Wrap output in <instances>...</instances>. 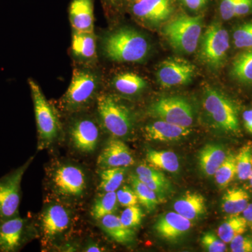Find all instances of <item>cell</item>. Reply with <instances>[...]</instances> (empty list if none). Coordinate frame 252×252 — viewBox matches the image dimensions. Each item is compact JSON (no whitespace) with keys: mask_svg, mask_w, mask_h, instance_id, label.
Segmentation results:
<instances>
[{"mask_svg":"<svg viewBox=\"0 0 252 252\" xmlns=\"http://www.w3.org/2000/svg\"><path fill=\"white\" fill-rule=\"evenodd\" d=\"M102 49L105 56L113 61L140 63L148 56L150 45L140 32L123 28L105 36Z\"/></svg>","mask_w":252,"mask_h":252,"instance_id":"6da1fadb","label":"cell"},{"mask_svg":"<svg viewBox=\"0 0 252 252\" xmlns=\"http://www.w3.org/2000/svg\"><path fill=\"white\" fill-rule=\"evenodd\" d=\"M49 179L51 190L64 201H79L87 192V175L81 167L74 164L59 162L54 165L49 170Z\"/></svg>","mask_w":252,"mask_h":252,"instance_id":"7a4b0ae2","label":"cell"},{"mask_svg":"<svg viewBox=\"0 0 252 252\" xmlns=\"http://www.w3.org/2000/svg\"><path fill=\"white\" fill-rule=\"evenodd\" d=\"M38 132V151L49 148L61 133L59 114L43 94L40 86L33 79H28Z\"/></svg>","mask_w":252,"mask_h":252,"instance_id":"3957f363","label":"cell"},{"mask_svg":"<svg viewBox=\"0 0 252 252\" xmlns=\"http://www.w3.org/2000/svg\"><path fill=\"white\" fill-rule=\"evenodd\" d=\"M203 17L180 14L169 21L162 28V34L177 52L191 54L198 48L201 39Z\"/></svg>","mask_w":252,"mask_h":252,"instance_id":"277c9868","label":"cell"},{"mask_svg":"<svg viewBox=\"0 0 252 252\" xmlns=\"http://www.w3.org/2000/svg\"><path fill=\"white\" fill-rule=\"evenodd\" d=\"M97 109L102 126L113 137L120 139L130 135L134 122L127 106L114 96L104 94L97 97Z\"/></svg>","mask_w":252,"mask_h":252,"instance_id":"5b68a950","label":"cell"},{"mask_svg":"<svg viewBox=\"0 0 252 252\" xmlns=\"http://www.w3.org/2000/svg\"><path fill=\"white\" fill-rule=\"evenodd\" d=\"M203 107L217 128L228 133L240 132L238 108L224 94L214 88L206 89Z\"/></svg>","mask_w":252,"mask_h":252,"instance_id":"8992f818","label":"cell"},{"mask_svg":"<svg viewBox=\"0 0 252 252\" xmlns=\"http://www.w3.org/2000/svg\"><path fill=\"white\" fill-rule=\"evenodd\" d=\"M99 81L94 72L89 69H75L67 91L61 98L64 110L74 112L89 106L98 89Z\"/></svg>","mask_w":252,"mask_h":252,"instance_id":"52a82bcc","label":"cell"},{"mask_svg":"<svg viewBox=\"0 0 252 252\" xmlns=\"http://www.w3.org/2000/svg\"><path fill=\"white\" fill-rule=\"evenodd\" d=\"M72 212L66 205L50 203L39 216L41 241L44 246H53L67 236L73 225Z\"/></svg>","mask_w":252,"mask_h":252,"instance_id":"ba28073f","label":"cell"},{"mask_svg":"<svg viewBox=\"0 0 252 252\" xmlns=\"http://www.w3.org/2000/svg\"><path fill=\"white\" fill-rule=\"evenodd\" d=\"M34 157L21 166L0 178V220H8L19 215L21 182Z\"/></svg>","mask_w":252,"mask_h":252,"instance_id":"9c48e42d","label":"cell"},{"mask_svg":"<svg viewBox=\"0 0 252 252\" xmlns=\"http://www.w3.org/2000/svg\"><path fill=\"white\" fill-rule=\"evenodd\" d=\"M200 39V59L212 69L220 67L230 47L228 32L220 23H213L207 28Z\"/></svg>","mask_w":252,"mask_h":252,"instance_id":"30bf717a","label":"cell"},{"mask_svg":"<svg viewBox=\"0 0 252 252\" xmlns=\"http://www.w3.org/2000/svg\"><path fill=\"white\" fill-rule=\"evenodd\" d=\"M150 116L176 125L190 127L193 124V109L191 104L180 96L161 97L151 104Z\"/></svg>","mask_w":252,"mask_h":252,"instance_id":"8fae6325","label":"cell"},{"mask_svg":"<svg viewBox=\"0 0 252 252\" xmlns=\"http://www.w3.org/2000/svg\"><path fill=\"white\" fill-rule=\"evenodd\" d=\"M33 234L31 221L20 215L0 220V252L20 251L32 238Z\"/></svg>","mask_w":252,"mask_h":252,"instance_id":"7c38bea8","label":"cell"},{"mask_svg":"<svg viewBox=\"0 0 252 252\" xmlns=\"http://www.w3.org/2000/svg\"><path fill=\"white\" fill-rule=\"evenodd\" d=\"M195 67L180 58H170L160 63L157 70L158 82L163 88L186 85L193 80Z\"/></svg>","mask_w":252,"mask_h":252,"instance_id":"4fadbf2b","label":"cell"},{"mask_svg":"<svg viewBox=\"0 0 252 252\" xmlns=\"http://www.w3.org/2000/svg\"><path fill=\"white\" fill-rule=\"evenodd\" d=\"M69 139L73 147L82 154H92L97 149L99 140L98 126L89 118H81L72 123L69 127Z\"/></svg>","mask_w":252,"mask_h":252,"instance_id":"5bb4252c","label":"cell"},{"mask_svg":"<svg viewBox=\"0 0 252 252\" xmlns=\"http://www.w3.org/2000/svg\"><path fill=\"white\" fill-rule=\"evenodd\" d=\"M175 9V0H142L130 4L133 16L141 22L149 24L165 22Z\"/></svg>","mask_w":252,"mask_h":252,"instance_id":"9a60e30c","label":"cell"},{"mask_svg":"<svg viewBox=\"0 0 252 252\" xmlns=\"http://www.w3.org/2000/svg\"><path fill=\"white\" fill-rule=\"evenodd\" d=\"M135 162L133 155L125 142L119 138L111 139L97 158V165L101 169L127 167Z\"/></svg>","mask_w":252,"mask_h":252,"instance_id":"2e32d148","label":"cell"},{"mask_svg":"<svg viewBox=\"0 0 252 252\" xmlns=\"http://www.w3.org/2000/svg\"><path fill=\"white\" fill-rule=\"evenodd\" d=\"M191 227V220L175 211L167 212L159 217L154 230L160 238L173 241L185 235Z\"/></svg>","mask_w":252,"mask_h":252,"instance_id":"e0dca14e","label":"cell"},{"mask_svg":"<svg viewBox=\"0 0 252 252\" xmlns=\"http://www.w3.org/2000/svg\"><path fill=\"white\" fill-rule=\"evenodd\" d=\"M191 132L190 127L176 125L158 120L144 127V137L147 140L157 142H173L185 138Z\"/></svg>","mask_w":252,"mask_h":252,"instance_id":"ac0fdd59","label":"cell"},{"mask_svg":"<svg viewBox=\"0 0 252 252\" xmlns=\"http://www.w3.org/2000/svg\"><path fill=\"white\" fill-rule=\"evenodd\" d=\"M69 17L74 32H94V0H72Z\"/></svg>","mask_w":252,"mask_h":252,"instance_id":"d6986e66","label":"cell"},{"mask_svg":"<svg viewBox=\"0 0 252 252\" xmlns=\"http://www.w3.org/2000/svg\"><path fill=\"white\" fill-rule=\"evenodd\" d=\"M225 147L220 144H207L200 150L198 164L200 170L207 177L215 175L217 169L227 157Z\"/></svg>","mask_w":252,"mask_h":252,"instance_id":"ffe728a7","label":"cell"},{"mask_svg":"<svg viewBox=\"0 0 252 252\" xmlns=\"http://www.w3.org/2000/svg\"><path fill=\"white\" fill-rule=\"evenodd\" d=\"M174 210L189 220H197L206 212L205 199L196 192H187L174 203Z\"/></svg>","mask_w":252,"mask_h":252,"instance_id":"44dd1931","label":"cell"},{"mask_svg":"<svg viewBox=\"0 0 252 252\" xmlns=\"http://www.w3.org/2000/svg\"><path fill=\"white\" fill-rule=\"evenodd\" d=\"M98 221L101 229L117 243L129 245L134 241V230L126 226L121 220L120 217L111 214L102 217Z\"/></svg>","mask_w":252,"mask_h":252,"instance_id":"7402d4cb","label":"cell"},{"mask_svg":"<svg viewBox=\"0 0 252 252\" xmlns=\"http://www.w3.org/2000/svg\"><path fill=\"white\" fill-rule=\"evenodd\" d=\"M72 54L84 62H91L97 58V45L94 32H74L72 40Z\"/></svg>","mask_w":252,"mask_h":252,"instance_id":"603a6c76","label":"cell"},{"mask_svg":"<svg viewBox=\"0 0 252 252\" xmlns=\"http://www.w3.org/2000/svg\"><path fill=\"white\" fill-rule=\"evenodd\" d=\"M250 195L241 188L228 189L222 198L221 207L229 215H240L250 204Z\"/></svg>","mask_w":252,"mask_h":252,"instance_id":"cb8c5ba5","label":"cell"},{"mask_svg":"<svg viewBox=\"0 0 252 252\" xmlns=\"http://www.w3.org/2000/svg\"><path fill=\"white\" fill-rule=\"evenodd\" d=\"M113 86L120 94L133 95L143 91L147 87V82L135 73L124 72L114 77Z\"/></svg>","mask_w":252,"mask_h":252,"instance_id":"d4e9b609","label":"cell"},{"mask_svg":"<svg viewBox=\"0 0 252 252\" xmlns=\"http://www.w3.org/2000/svg\"><path fill=\"white\" fill-rule=\"evenodd\" d=\"M147 161L154 168L171 173L177 172L180 169L178 157L170 151L149 150L147 154Z\"/></svg>","mask_w":252,"mask_h":252,"instance_id":"484cf974","label":"cell"},{"mask_svg":"<svg viewBox=\"0 0 252 252\" xmlns=\"http://www.w3.org/2000/svg\"><path fill=\"white\" fill-rule=\"evenodd\" d=\"M247 229L248 224L243 216L240 215H230L219 227L217 235L225 243L228 244L235 237L244 234Z\"/></svg>","mask_w":252,"mask_h":252,"instance_id":"4316f807","label":"cell"},{"mask_svg":"<svg viewBox=\"0 0 252 252\" xmlns=\"http://www.w3.org/2000/svg\"><path fill=\"white\" fill-rule=\"evenodd\" d=\"M231 74L240 82L252 84V48L245 50L235 58Z\"/></svg>","mask_w":252,"mask_h":252,"instance_id":"83f0119b","label":"cell"},{"mask_svg":"<svg viewBox=\"0 0 252 252\" xmlns=\"http://www.w3.org/2000/svg\"><path fill=\"white\" fill-rule=\"evenodd\" d=\"M129 181L131 187L137 195L139 203L148 212L155 210L159 204L158 195L143 183L136 175H131Z\"/></svg>","mask_w":252,"mask_h":252,"instance_id":"f1b7e54d","label":"cell"},{"mask_svg":"<svg viewBox=\"0 0 252 252\" xmlns=\"http://www.w3.org/2000/svg\"><path fill=\"white\" fill-rule=\"evenodd\" d=\"M126 170V167L102 169L99 173V190L102 193L117 192L124 182Z\"/></svg>","mask_w":252,"mask_h":252,"instance_id":"f546056e","label":"cell"},{"mask_svg":"<svg viewBox=\"0 0 252 252\" xmlns=\"http://www.w3.org/2000/svg\"><path fill=\"white\" fill-rule=\"evenodd\" d=\"M117 192H105L95 199L91 208V216L98 220L102 217L114 214L117 209Z\"/></svg>","mask_w":252,"mask_h":252,"instance_id":"4dcf8cb0","label":"cell"},{"mask_svg":"<svg viewBox=\"0 0 252 252\" xmlns=\"http://www.w3.org/2000/svg\"><path fill=\"white\" fill-rule=\"evenodd\" d=\"M237 175L235 155L228 152L224 161L217 169L215 174V181L220 189H224L230 185Z\"/></svg>","mask_w":252,"mask_h":252,"instance_id":"1f68e13d","label":"cell"},{"mask_svg":"<svg viewBox=\"0 0 252 252\" xmlns=\"http://www.w3.org/2000/svg\"><path fill=\"white\" fill-rule=\"evenodd\" d=\"M237 177L240 180L250 178L252 172V143L249 142L240 149L235 156Z\"/></svg>","mask_w":252,"mask_h":252,"instance_id":"d6a6232c","label":"cell"},{"mask_svg":"<svg viewBox=\"0 0 252 252\" xmlns=\"http://www.w3.org/2000/svg\"><path fill=\"white\" fill-rule=\"evenodd\" d=\"M233 44L237 49L252 48V21L235 28L233 33Z\"/></svg>","mask_w":252,"mask_h":252,"instance_id":"836d02e7","label":"cell"},{"mask_svg":"<svg viewBox=\"0 0 252 252\" xmlns=\"http://www.w3.org/2000/svg\"><path fill=\"white\" fill-rule=\"evenodd\" d=\"M143 217L142 209L138 205H135L126 207L119 217L126 226L134 229L141 224Z\"/></svg>","mask_w":252,"mask_h":252,"instance_id":"e575fe53","label":"cell"},{"mask_svg":"<svg viewBox=\"0 0 252 252\" xmlns=\"http://www.w3.org/2000/svg\"><path fill=\"white\" fill-rule=\"evenodd\" d=\"M202 246L207 252H224L227 251L226 243H225L220 237L212 232H207L202 236Z\"/></svg>","mask_w":252,"mask_h":252,"instance_id":"d590c367","label":"cell"},{"mask_svg":"<svg viewBox=\"0 0 252 252\" xmlns=\"http://www.w3.org/2000/svg\"><path fill=\"white\" fill-rule=\"evenodd\" d=\"M118 203L123 207L132 206L138 205L139 201L137 195L132 187L124 185L117 190Z\"/></svg>","mask_w":252,"mask_h":252,"instance_id":"8d00e7d4","label":"cell"},{"mask_svg":"<svg viewBox=\"0 0 252 252\" xmlns=\"http://www.w3.org/2000/svg\"><path fill=\"white\" fill-rule=\"evenodd\" d=\"M230 251L252 252V236L244 234L235 237L230 243Z\"/></svg>","mask_w":252,"mask_h":252,"instance_id":"74e56055","label":"cell"},{"mask_svg":"<svg viewBox=\"0 0 252 252\" xmlns=\"http://www.w3.org/2000/svg\"><path fill=\"white\" fill-rule=\"evenodd\" d=\"M238 0H220L219 10L220 17L224 21L235 18V7Z\"/></svg>","mask_w":252,"mask_h":252,"instance_id":"f35d334b","label":"cell"},{"mask_svg":"<svg viewBox=\"0 0 252 252\" xmlns=\"http://www.w3.org/2000/svg\"><path fill=\"white\" fill-rule=\"evenodd\" d=\"M252 14V0H238L235 11V18Z\"/></svg>","mask_w":252,"mask_h":252,"instance_id":"ab89813d","label":"cell"},{"mask_svg":"<svg viewBox=\"0 0 252 252\" xmlns=\"http://www.w3.org/2000/svg\"><path fill=\"white\" fill-rule=\"evenodd\" d=\"M210 0H180L182 4L192 11H200L206 7Z\"/></svg>","mask_w":252,"mask_h":252,"instance_id":"60d3db41","label":"cell"},{"mask_svg":"<svg viewBox=\"0 0 252 252\" xmlns=\"http://www.w3.org/2000/svg\"><path fill=\"white\" fill-rule=\"evenodd\" d=\"M245 128L252 135V109L245 111L243 115Z\"/></svg>","mask_w":252,"mask_h":252,"instance_id":"b9f144b4","label":"cell"},{"mask_svg":"<svg viewBox=\"0 0 252 252\" xmlns=\"http://www.w3.org/2000/svg\"><path fill=\"white\" fill-rule=\"evenodd\" d=\"M243 216L247 221L248 227L252 230V203H250L243 212Z\"/></svg>","mask_w":252,"mask_h":252,"instance_id":"7bdbcfd3","label":"cell"},{"mask_svg":"<svg viewBox=\"0 0 252 252\" xmlns=\"http://www.w3.org/2000/svg\"><path fill=\"white\" fill-rule=\"evenodd\" d=\"M104 5L112 9H118L127 2V0H102Z\"/></svg>","mask_w":252,"mask_h":252,"instance_id":"ee69618b","label":"cell"},{"mask_svg":"<svg viewBox=\"0 0 252 252\" xmlns=\"http://www.w3.org/2000/svg\"><path fill=\"white\" fill-rule=\"evenodd\" d=\"M82 251L86 252H99L104 251V250L103 248H101L97 244L90 242V243L86 244V246L83 248Z\"/></svg>","mask_w":252,"mask_h":252,"instance_id":"f6af8a7d","label":"cell"},{"mask_svg":"<svg viewBox=\"0 0 252 252\" xmlns=\"http://www.w3.org/2000/svg\"><path fill=\"white\" fill-rule=\"evenodd\" d=\"M142 1V0H127V2H130V4H133V3L138 2V1Z\"/></svg>","mask_w":252,"mask_h":252,"instance_id":"bcb514c9","label":"cell"},{"mask_svg":"<svg viewBox=\"0 0 252 252\" xmlns=\"http://www.w3.org/2000/svg\"><path fill=\"white\" fill-rule=\"evenodd\" d=\"M249 180H250V186H251V187L252 188V172L251 175H250V178H249Z\"/></svg>","mask_w":252,"mask_h":252,"instance_id":"7dc6e473","label":"cell"}]
</instances>
